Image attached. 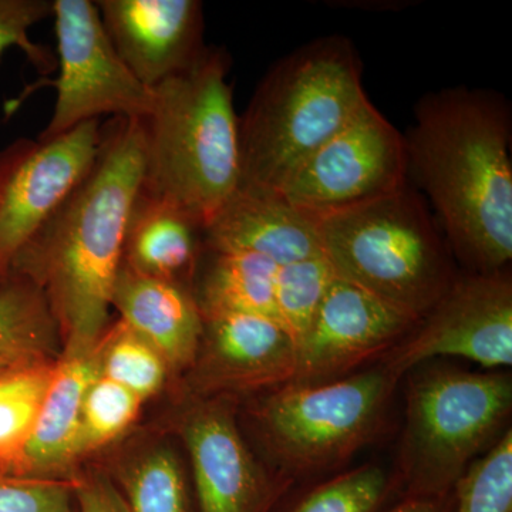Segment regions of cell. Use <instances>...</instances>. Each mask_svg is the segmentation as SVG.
<instances>
[{
	"label": "cell",
	"mask_w": 512,
	"mask_h": 512,
	"mask_svg": "<svg viewBox=\"0 0 512 512\" xmlns=\"http://www.w3.org/2000/svg\"><path fill=\"white\" fill-rule=\"evenodd\" d=\"M205 248L244 252L284 266L322 256L316 215L279 192L239 185L204 231Z\"/></svg>",
	"instance_id": "obj_16"
},
{
	"label": "cell",
	"mask_w": 512,
	"mask_h": 512,
	"mask_svg": "<svg viewBox=\"0 0 512 512\" xmlns=\"http://www.w3.org/2000/svg\"><path fill=\"white\" fill-rule=\"evenodd\" d=\"M99 348L100 375L126 387L141 400L163 386L168 372L163 356L123 320L104 332Z\"/></svg>",
	"instance_id": "obj_25"
},
{
	"label": "cell",
	"mask_w": 512,
	"mask_h": 512,
	"mask_svg": "<svg viewBox=\"0 0 512 512\" xmlns=\"http://www.w3.org/2000/svg\"><path fill=\"white\" fill-rule=\"evenodd\" d=\"M130 512H194L183 467L173 451H148L120 477Z\"/></svg>",
	"instance_id": "obj_23"
},
{
	"label": "cell",
	"mask_w": 512,
	"mask_h": 512,
	"mask_svg": "<svg viewBox=\"0 0 512 512\" xmlns=\"http://www.w3.org/2000/svg\"><path fill=\"white\" fill-rule=\"evenodd\" d=\"M143 400L121 384L99 376L87 390L80 429V457L124 433L137 419Z\"/></svg>",
	"instance_id": "obj_28"
},
{
	"label": "cell",
	"mask_w": 512,
	"mask_h": 512,
	"mask_svg": "<svg viewBox=\"0 0 512 512\" xmlns=\"http://www.w3.org/2000/svg\"><path fill=\"white\" fill-rule=\"evenodd\" d=\"M100 120L50 138L18 140L0 151V278L16 255L92 171Z\"/></svg>",
	"instance_id": "obj_10"
},
{
	"label": "cell",
	"mask_w": 512,
	"mask_h": 512,
	"mask_svg": "<svg viewBox=\"0 0 512 512\" xmlns=\"http://www.w3.org/2000/svg\"><path fill=\"white\" fill-rule=\"evenodd\" d=\"M111 308L163 356L168 369L194 365L204 320L191 288L140 274L123 262Z\"/></svg>",
	"instance_id": "obj_18"
},
{
	"label": "cell",
	"mask_w": 512,
	"mask_h": 512,
	"mask_svg": "<svg viewBox=\"0 0 512 512\" xmlns=\"http://www.w3.org/2000/svg\"><path fill=\"white\" fill-rule=\"evenodd\" d=\"M59 55L52 119L40 137L60 136L103 116L143 120L153 104L148 89L128 70L111 45L92 0H53Z\"/></svg>",
	"instance_id": "obj_8"
},
{
	"label": "cell",
	"mask_w": 512,
	"mask_h": 512,
	"mask_svg": "<svg viewBox=\"0 0 512 512\" xmlns=\"http://www.w3.org/2000/svg\"><path fill=\"white\" fill-rule=\"evenodd\" d=\"M183 436L194 474L197 512H274L292 481L256 463L231 404L207 400L187 414Z\"/></svg>",
	"instance_id": "obj_13"
},
{
	"label": "cell",
	"mask_w": 512,
	"mask_h": 512,
	"mask_svg": "<svg viewBox=\"0 0 512 512\" xmlns=\"http://www.w3.org/2000/svg\"><path fill=\"white\" fill-rule=\"evenodd\" d=\"M336 274L325 256L279 266L275 276V315L299 346Z\"/></svg>",
	"instance_id": "obj_24"
},
{
	"label": "cell",
	"mask_w": 512,
	"mask_h": 512,
	"mask_svg": "<svg viewBox=\"0 0 512 512\" xmlns=\"http://www.w3.org/2000/svg\"><path fill=\"white\" fill-rule=\"evenodd\" d=\"M511 407L512 380L505 373L434 369L413 375L400 460L403 497H450Z\"/></svg>",
	"instance_id": "obj_6"
},
{
	"label": "cell",
	"mask_w": 512,
	"mask_h": 512,
	"mask_svg": "<svg viewBox=\"0 0 512 512\" xmlns=\"http://www.w3.org/2000/svg\"><path fill=\"white\" fill-rule=\"evenodd\" d=\"M204 225L141 187L128 218L123 262L140 274L188 286L205 249Z\"/></svg>",
	"instance_id": "obj_19"
},
{
	"label": "cell",
	"mask_w": 512,
	"mask_h": 512,
	"mask_svg": "<svg viewBox=\"0 0 512 512\" xmlns=\"http://www.w3.org/2000/svg\"><path fill=\"white\" fill-rule=\"evenodd\" d=\"M111 45L148 89L190 67L207 49L198 0H99Z\"/></svg>",
	"instance_id": "obj_14"
},
{
	"label": "cell",
	"mask_w": 512,
	"mask_h": 512,
	"mask_svg": "<svg viewBox=\"0 0 512 512\" xmlns=\"http://www.w3.org/2000/svg\"><path fill=\"white\" fill-rule=\"evenodd\" d=\"M228 59L207 49L153 89L141 120L146 143L143 190L171 202L204 228L241 183L239 119Z\"/></svg>",
	"instance_id": "obj_3"
},
{
	"label": "cell",
	"mask_w": 512,
	"mask_h": 512,
	"mask_svg": "<svg viewBox=\"0 0 512 512\" xmlns=\"http://www.w3.org/2000/svg\"><path fill=\"white\" fill-rule=\"evenodd\" d=\"M392 488L384 468L357 467L316 485L281 512H380Z\"/></svg>",
	"instance_id": "obj_26"
},
{
	"label": "cell",
	"mask_w": 512,
	"mask_h": 512,
	"mask_svg": "<svg viewBox=\"0 0 512 512\" xmlns=\"http://www.w3.org/2000/svg\"><path fill=\"white\" fill-rule=\"evenodd\" d=\"M399 377L383 363L325 383H288L255 410L262 443L288 480L335 470L382 426Z\"/></svg>",
	"instance_id": "obj_7"
},
{
	"label": "cell",
	"mask_w": 512,
	"mask_h": 512,
	"mask_svg": "<svg viewBox=\"0 0 512 512\" xmlns=\"http://www.w3.org/2000/svg\"><path fill=\"white\" fill-rule=\"evenodd\" d=\"M453 491V512H512L511 430L466 468Z\"/></svg>",
	"instance_id": "obj_27"
},
{
	"label": "cell",
	"mask_w": 512,
	"mask_h": 512,
	"mask_svg": "<svg viewBox=\"0 0 512 512\" xmlns=\"http://www.w3.org/2000/svg\"><path fill=\"white\" fill-rule=\"evenodd\" d=\"M60 332L45 291L26 276L0 278V370L52 360Z\"/></svg>",
	"instance_id": "obj_21"
},
{
	"label": "cell",
	"mask_w": 512,
	"mask_h": 512,
	"mask_svg": "<svg viewBox=\"0 0 512 512\" xmlns=\"http://www.w3.org/2000/svg\"><path fill=\"white\" fill-rule=\"evenodd\" d=\"M99 376V343L66 345L55 363L35 429L13 476L72 483L73 464L80 458L84 397Z\"/></svg>",
	"instance_id": "obj_17"
},
{
	"label": "cell",
	"mask_w": 512,
	"mask_h": 512,
	"mask_svg": "<svg viewBox=\"0 0 512 512\" xmlns=\"http://www.w3.org/2000/svg\"><path fill=\"white\" fill-rule=\"evenodd\" d=\"M384 512H453V501L450 504V497H402Z\"/></svg>",
	"instance_id": "obj_32"
},
{
	"label": "cell",
	"mask_w": 512,
	"mask_h": 512,
	"mask_svg": "<svg viewBox=\"0 0 512 512\" xmlns=\"http://www.w3.org/2000/svg\"><path fill=\"white\" fill-rule=\"evenodd\" d=\"M200 281L191 289L202 316L251 313L276 320L275 276L279 266L244 252L204 249ZM278 322V320H276Z\"/></svg>",
	"instance_id": "obj_20"
},
{
	"label": "cell",
	"mask_w": 512,
	"mask_h": 512,
	"mask_svg": "<svg viewBox=\"0 0 512 512\" xmlns=\"http://www.w3.org/2000/svg\"><path fill=\"white\" fill-rule=\"evenodd\" d=\"M323 256L336 276L420 322L456 281L448 245L410 184L319 215Z\"/></svg>",
	"instance_id": "obj_5"
},
{
	"label": "cell",
	"mask_w": 512,
	"mask_h": 512,
	"mask_svg": "<svg viewBox=\"0 0 512 512\" xmlns=\"http://www.w3.org/2000/svg\"><path fill=\"white\" fill-rule=\"evenodd\" d=\"M204 330L194 365L204 393L248 392L291 383L298 346L275 319L251 313L202 316Z\"/></svg>",
	"instance_id": "obj_15"
},
{
	"label": "cell",
	"mask_w": 512,
	"mask_h": 512,
	"mask_svg": "<svg viewBox=\"0 0 512 512\" xmlns=\"http://www.w3.org/2000/svg\"><path fill=\"white\" fill-rule=\"evenodd\" d=\"M369 101L348 39L325 37L289 53L266 73L239 119V185L278 192Z\"/></svg>",
	"instance_id": "obj_4"
},
{
	"label": "cell",
	"mask_w": 512,
	"mask_h": 512,
	"mask_svg": "<svg viewBox=\"0 0 512 512\" xmlns=\"http://www.w3.org/2000/svg\"><path fill=\"white\" fill-rule=\"evenodd\" d=\"M55 363H26L0 370V471L15 474L45 397Z\"/></svg>",
	"instance_id": "obj_22"
},
{
	"label": "cell",
	"mask_w": 512,
	"mask_h": 512,
	"mask_svg": "<svg viewBox=\"0 0 512 512\" xmlns=\"http://www.w3.org/2000/svg\"><path fill=\"white\" fill-rule=\"evenodd\" d=\"M79 512H130L116 483L99 471L76 474L72 480Z\"/></svg>",
	"instance_id": "obj_31"
},
{
	"label": "cell",
	"mask_w": 512,
	"mask_h": 512,
	"mask_svg": "<svg viewBox=\"0 0 512 512\" xmlns=\"http://www.w3.org/2000/svg\"><path fill=\"white\" fill-rule=\"evenodd\" d=\"M69 481L40 480L0 471V512H76Z\"/></svg>",
	"instance_id": "obj_30"
},
{
	"label": "cell",
	"mask_w": 512,
	"mask_h": 512,
	"mask_svg": "<svg viewBox=\"0 0 512 512\" xmlns=\"http://www.w3.org/2000/svg\"><path fill=\"white\" fill-rule=\"evenodd\" d=\"M52 15L53 0H0V59L10 47H19L40 72L55 69V59L29 36L33 26Z\"/></svg>",
	"instance_id": "obj_29"
},
{
	"label": "cell",
	"mask_w": 512,
	"mask_h": 512,
	"mask_svg": "<svg viewBox=\"0 0 512 512\" xmlns=\"http://www.w3.org/2000/svg\"><path fill=\"white\" fill-rule=\"evenodd\" d=\"M417 320L336 276L305 338L298 346V367L291 383L342 379L366 360L402 342Z\"/></svg>",
	"instance_id": "obj_12"
},
{
	"label": "cell",
	"mask_w": 512,
	"mask_h": 512,
	"mask_svg": "<svg viewBox=\"0 0 512 512\" xmlns=\"http://www.w3.org/2000/svg\"><path fill=\"white\" fill-rule=\"evenodd\" d=\"M407 184L404 136L369 101L296 167L278 192L295 207L319 217Z\"/></svg>",
	"instance_id": "obj_9"
},
{
	"label": "cell",
	"mask_w": 512,
	"mask_h": 512,
	"mask_svg": "<svg viewBox=\"0 0 512 512\" xmlns=\"http://www.w3.org/2000/svg\"><path fill=\"white\" fill-rule=\"evenodd\" d=\"M404 141L409 178L429 197L448 248L474 274L504 271L512 259L507 101L466 87L429 94Z\"/></svg>",
	"instance_id": "obj_1"
},
{
	"label": "cell",
	"mask_w": 512,
	"mask_h": 512,
	"mask_svg": "<svg viewBox=\"0 0 512 512\" xmlns=\"http://www.w3.org/2000/svg\"><path fill=\"white\" fill-rule=\"evenodd\" d=\"M440 356L463 357L485 369L512 365V282L505 269L457 278L382 363L400 379Z\"/></svg>",
	"instance_id": "obj_11"
},
{
	"label": "cell",
	"mask_w": 512,
	"mask_h": 512,
	"mask_svg": "<svg viewBox=\"0 0 512 512\" xmlns=\"http://www.w3.org/2000/svg\"><path fill=\"white\" fill-rule=\"evenodd\" d=\"M144 173L143 123L114 120L104 128L92 171L13 261L9 274L45 291L66 345H96L106 332Z\"/></svg>",
	"instance_id": "obj_2"
}]
</instances>
